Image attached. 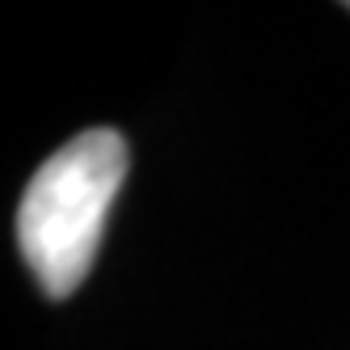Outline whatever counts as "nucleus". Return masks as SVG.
<instances>
[{
    "instance_id": "f257e3e1",
    "label": "nucleus",
    "mask_w": 350,
    "mask_h": 350,
    "mask_svg": "<svg viewBox=\"0 0 350 350\" xmlns=\"http://www.w3.org/2000/svg\"><path fill=\"white\" fill-rule=\"evenodd\" d=\"M131 148L114 127H89L46 157L17 203V249L46 299L85 287L127 182Z\"/></svg>"
},
{
    "instance_id": "f03ea898",
    "label": "nucleus",
    "mask_w": 350,
    "mask_h": 350,
    "mask_svg": "<svg viewBox=\"0 0 350 350\" xmlns=\"http://www.w3.org/2000/svg\"><path fill=\"white\" fill-rule=\"evenodd\" d=\"M346 9H350V5H346Z\"/></svg>"
}]
</instances>
